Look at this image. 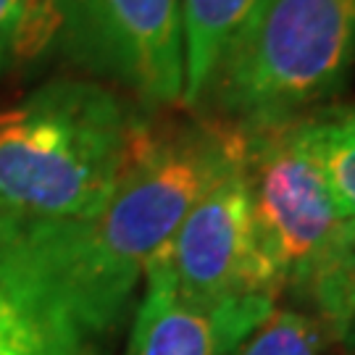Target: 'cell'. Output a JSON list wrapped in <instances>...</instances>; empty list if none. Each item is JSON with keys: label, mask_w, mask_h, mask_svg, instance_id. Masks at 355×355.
Segmentation results:
<instances>
[{"label": "cell", "mask_w": 355, "mask_h": 355, "mask_svg": "<svg viewBox=\"0 0 355 355\" xmlns=\"http://www.w3.org/2000/svg\"><path fill=\"white\" fill-rule=\"evenodd\" d=\"M61 221L0 216V355H103Z\"/></svg>", "instance_id": "obj_6"}, {"label": "cell", "mask_w": 355, "mask_h": 355, "mask_svg": "<svg viewBox=\"0 0 355 355\" xmlns=\"http://www.w3.org/2000/svg\"><path fill=\"white\" fill-rule=\"evenodd\" d=\"M142 279L145 292L124 355H234L277 308L268 297H242L211 308L187 303L155 258Z\"/></svg>", "instance_id": "obj_8"}, {"label": "cell", "mask_w": 355, "mask_h": 355, "mask_svg": "<svg viewBox=\"0 0 355 355\" xmlns=\"http://www.w3.org/2000/svg\"><path fill=\"white\" fill-rule=\"evenodd\" d=\"M329 331L311 313L274 308L234 355H327Z\"/></svg>", "instance_id": "obj_12"}, {"label": "cell", "mask_w": 355, "mask_h": 355, "mask_svg": "<svg viewBox=\"0 0 355 355\" xmlns=\"http://www.w3.org/2000/svg\"><path fill=\"white\" fill-rule=\"evenodd\" d=\"M242 155V132L214 116L148 119L111 198L87 221H61L69 261L103 329L124 321L145 268Z\"/></svg>", "instance_id": "obj_1"}, {"label": "cell", "mask_w": 355, "mask_h": 355, "mask_svg": "<svg viewBox=\"0 0 355 355\" xmlns=\"http://www.w3.org/2000/svg\"><path fill=\"white\" fill-rule=\"evenodd\" d=\"M355 66V0H266L224 53L198 108L250 127L329 103Z\"/></svg>", "instance_id": "obj_3"}, {"label": "cell", "mask_w": 355, "mask_h": 355, "mask_svg": "<svg viewBox=\"0 0 355 355\" xmlns=\"http://www.w3.org/2000/svg\"><path fill=\"white\" fill-rule=\"evenodd\" d=\"M300 121L337 211L355 221V105L324 103L300 114Z\"/></svg>", "instance_id": "obj_10"}, {"label": "cell", "mask_w": 355, "mask_h": 355, "mask_svg": "<svg viewBox=\"0 0 355 355\" xmlns=\"http://www.w3.org/2000/svg\"><path fill=\"white\" fill-rule=\"evenodd\" d=\"M48 35L53 29L42 0H0V76Z\"/></svg>", "instance_id": "obj_13"}, {"label": "cell", "mask_w": 355, "mask_h": 355, "mask_svg": "<svg viewBox=\"0 0 355 355\" xmlns=\"http://www.w3.org/2000/svg\"><path fill=\"white\" fill-rule=\"evenodd\" d=\"M51 29L82 71L140 108L184 98L182 0H42Z\"/></svg>", "instance_id": "obj_5"}, {"label": "cell", "mask_w": 355, "mask_h": 355, "mask_svg": "<svg viewBox=\"0 0 355 355\" xmlns=\"http://www.w3.org/2000/svg\"><path fill=\"white\" fill-rule=\"evenodd\" d=\"M242 132V171L268 292L300 295L345 218L308 148L297 116L271 119Z\"/></svg>", "instance_id": "obj_4"}, {"label": "cell", "mask_w": 355, "mask_h": 355, "mask_svg": "<svg viewBox=\"0 0 355 355\" xmlns=\"http://www.w3.org/2000/svg\"><path fill=\"white\" fill-rule=\"evenodd\" d=\"M155 261L187 303L211 308L242 297L274 300L258 253L242 155L192 205Z\"/></svg>", "instance_id": "obj_7"}, {"label": "cell", "mask_w": 355, "mask_h": 355, "mask_svg": "<svg viewBox=\"0 0 355 355\" xmlns=\"http://www.w3.org/2000/svg\"><path fill=\"white\" fill-rule=\"evenodd\" d=\"M266 0H182L184 26V98L182 105L198 108L208 79L232 42L245 32Z\"/></svg>", "instance_id": "obj_9"}, {"label": "cell", "mask_w": 355, "mask_h": 355, "mask_svg": "<svg viewBox=\"0 0 355 355\" xmlns=\"http://www.w3.org/2000/svg\"><path fill=\"white\" fill-rule=\"evenodd\" d=\"M321 324L329 331V337H334L347 350V355H355V300L337 308Z\"/></svg>", "instance_id": "obj_14"}, {"label": "cell", "mask_w": 355, "mask_h": 355, "mask_svg": "<svg viewBox=\"0 0 355 355\" xmlns=\"http://www.w3.org/2000/svg\"><path fill=\"white\" fill-rule=\"evenodd\" d=\"M150 116L98 79H51L0 105V216L87 221Z\"/></svg>", "instance_id": "obj_2"}, {"label": "cell", "mask_w": 355, "mask_h": 355, "mask_svg": "<svg viewBox=\"0 0 355 355\" xmlns=\"http://www.w3.org/2000/svg\"><path fill=\"white\" fill-rule=\"evenodd\" d=\"M297 297L313 305L318 321L355 300V221L340 227Z\"/></svg>", "instance_id": "obj_11"}]
</instances>
